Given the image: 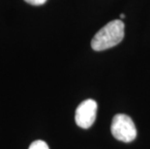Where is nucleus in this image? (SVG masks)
I'll return each instance as SVG.
<instances>
[{
    "mask_svg": "<svg viewBox=\"0 0 150 149\" xmlns=\"http://www.w3.org/2000/svg\"><path fill=\"white\" fill-rule=\"evenodd\" d=\"M123 21L115 20L110 21L96 33L91 41L92 49L96 52H101L118 45L124 38Z\"/></svg>",
    "mask_w": 150,
    "mask_h": 149,
    "instance_id": "nucleus-1",
    "label": "nucleus"
},
{
    "mask_svg": "<svg viewBox=\"0 0 150 149\" xmlns=\"http://www.w3.org/2000/svg\"><path fill=\"white\" fill-rule=\"evenodd\" d=\"M111 134L118 141L131 142L137 138V128L130 116L119 113L113 116L110 126Z\"/></svg>",
    "mask_w": 150,
    "mask_h": 149,
    "instance_id": "nucleus-2",
    "label": "nucleus"
},
{
    "mask_svg": "<svg viewBox=\"0 0 150 149\" xmlns=\"http://www.w3.org/2000/svg\"><path fill=\"white\" fill-rule=\"evenodd\" d=\"M97 107L96 101L92 99H87L79 104L75 114L76 125L82 129L90 128L96 120Z\"/></svg>",
    "mask_w": 150,
    "mask_h": 149,
    "instance_id": "nucleus-3",
    "label": "nucleus"
},
{
    "mask_svg": "<svg viewBox=\"0 0 150 149\" xmlns=\"http://www.w3.org/2000/svg\"><path fill=\"white\" fill-rule=\"evenodd\" d=\"M28 149H50V147L47 144V142L41 141V139H38V141H33Z\"/></svg>",
    "mask_w": 150,
    "mask_h": 149,
    "instance_id": "nucleus-4",
    "label": "nucleus"
},
{
    "mask_svg": "<svg viewBox=\"0 0 150 149\" xmlns=\"http://www.w3.org/2000/svg\"><path fill=\"white\" fill-rule=\"evenodd\" d=\"M24 1L29 3V4H31V5L39 6V5H43L44 3H46L47 0H24Z\"/></svg>",
    "mask_w": 150,
    "mask_h": 149,
    "instance_id": "nucleus-5",
    "label": "nucleus"
},
{
    "mask_svg": "<svg viewBox=\"0 0 150 149\" xmlns=\"http://www.w3.org/2000/svg\"><path fill=\"white\" fill-rule=\"evenodd\" d=\"M124 18H125V15H124V14H121V15H120V18H121V20H123Z\"/></svg>",
    "mask_w": 150,
    "mask_h": 149,
    "instance_id": "nucleus-6",
    "label": "nucleus"
}]
</instances>
